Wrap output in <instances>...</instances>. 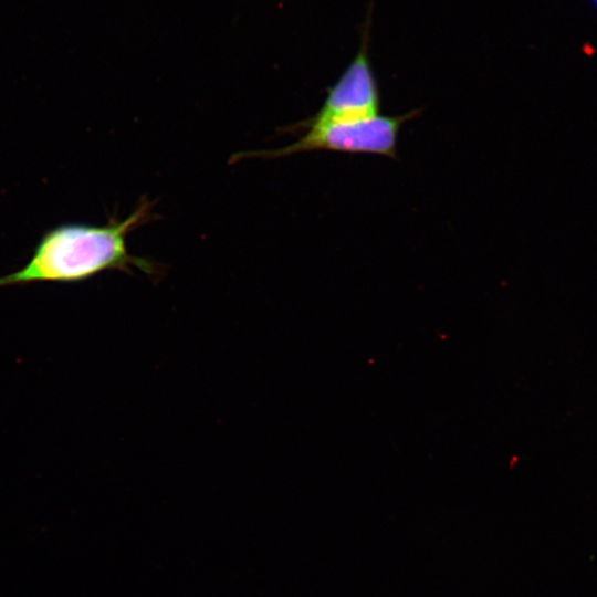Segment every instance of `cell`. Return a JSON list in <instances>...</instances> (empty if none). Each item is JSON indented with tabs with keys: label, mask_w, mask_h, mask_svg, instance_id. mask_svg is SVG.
I'll return each instance as SVG.
<instances>
[{
	"label": "cell",
	"mask_w": 597,
	"mask_h": 597,
	"mask_svg": "<svg viewBox=\"0 0 597 597\" xmlns=\"http://www.w3.org/2000/svg\"><path fill=\"white\" fill-rule=\"evenodd\" d=\"M420 109L396 116L376 115L357 121H328L298 125L306 133L280 149L249 153V156L279 157L302 151L333 150L349 154H375L397 158L400 127L420 114Z\"/></svg>",
	"instance_id": "2"
},
{
	"label": "cell",
	"mask_w": 597,
	"mask_h": 597,
	"mask_svg": "<svg viewBox=\"0 0 597 597\" xmlns=\"http://www.w3.org/2000/svg\"><path fill=\"white\" fill-rule=\"evenodd\" d=\"M150 217L146 201L125 220L104 226L63 223L48 230L24 266L0 277V287L38 282L76 283L109 270L154 275L149 260L129 254L126 238Z\"/></svg>",
	"instance_id": "1"
},
{
	"label": "cell",
	"mask_w": 597,
	"mask_h": 597,
	"mask_svg": "<svg viewBox=\"0 0 597 597\" xmlns=\"http://www.w3.org/2000/svg\"><path fill=\"white\" fill-rule=\"evenodd\" d=\"M591 1L597 7V0H591Z\"/></svg>",
	"instance_id": "4"
},
{
	"label": "cell",
	"mask_w": 597,
	"mask_h": 597,
	"mask_svg": "<svg viewBox=\"0 0 597 597\" xmlns=\"http://www.w3.org/2000/svg\"><path fill=\"white\" fill-rule=\"evenodd\" d=\"M373 11L374 0H370L362 25L356 55L328 90L318 112L298 125L328 121H357L379 115L380 92L368 57Z\"/></svg>",
	"instance_id": "3"
}]
</instances>
